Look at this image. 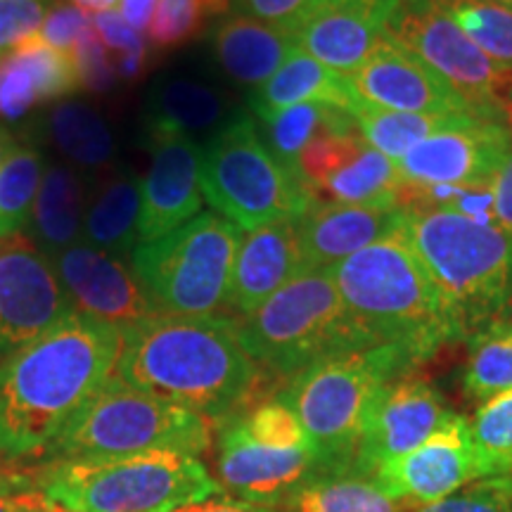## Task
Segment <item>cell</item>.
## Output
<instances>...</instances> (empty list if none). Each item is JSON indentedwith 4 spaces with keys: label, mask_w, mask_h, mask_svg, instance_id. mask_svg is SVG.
Wrapping results in <instances>:
<instances>
[{
    "label": "cell",
    "mask_w": 512,
    "mask_h": 512,
    "mask_svg": "<svg viewBox=\"0 0 512 512\" xmlns=\"http://www.w3.org/2000/svg\"><path fill=\"white\" fill-rule=\"evenodd\" d=\"M81 91V76L72 55L48 46L41 36L24 38L0 62V117L8 121L43 102L62 100Z\"/></svg>",
    "instance_id": "cb8c5ba5"
},
{
    "label": "cell",
    "mask_w": 512,
    "mask_h": 512,
    "mask_svg": "<svg viewBox=\"0 0 512 512\" xmlns=\"http://www.w3.org/2000/svg\"><path fill=\"white\" fill-rule=\"evenodd\" d=\"M408 240L465 337L512 318V235L453 211H408Z\"/></svg>",
    "instance_id": "277c9868"
},
{
    "label": "cell",
    "mask_w": 512,
    "mask_h": 512,
    "mask_svg": "<svg viewBox=\"0 0 512 512\" xmlns=\"http://www.w3.org/2000/svg\"><path fill=\"white\" fill-rule=\"evenodd\" d=\"M93 29L102 48L110 57H128V55H147V41L138 34L131 24L117 12H102L93 17Z\"/></svg>",
    "instance_id": "f6af8a7d"
},
{
    "label": "cell",
    "mask_w": 512,
    "mask_h": 512,
    "mask_svg": "<svg viewBox=\"0 0 512 512\" xmlns=\"http://www.w3.org/2000/svg\"><path fill=\"white\" fill-rule=\"evenodd\" d=\"M76 8L86 12V15H102V12H117L121 0H69Z\"/></svg>",
    "instance_id": "f907efd6"
},
{
    "label": "cell",
    "mask_w": 512,
    "mask_h": 512,
    "mask_svg": "<svg viewBox=\"0 0 512 512\" xmlns=\"http://www.w3.org/2000/svg\"><path fill=\"white\" fill-rule=\"evenodd\" d=\"M48 133L76 169H107L117 145L105 117L79 100H64L48 114Z\"/></svg>",
    "instance_id": "4dcf8cb0"
},
{
    "label": "cell",
    "mask_w": 512,
    "mask_h": 512,
    "mask_svg": "<svg viewBox=\"0 0 512 512\" xmlns=\"http://www.w3.org/2000/svg\"><path fill=\"white\" fill-rule=\"evenodd\" d=\"M15 136L8 131L5 126H0V166H3L5 159H8V155L12 150H15Z\"/></svg>",
    "instance_id": "816d5d0a"
},
{
    "label": "cell",
    "mask_w": 512,
    "mask_h": 512,
    "mask_svg": "<svg viewBox=\"0 0 512 512\" xmlns=\"http://www.w3.org/2000/svg\"><path fill=\"white\" fill-rule=\"evenodd\" d=\"M387 36L451 83L477 112L503 114L512 98V67L479 50L434 0L403 5Z\"/></svg>",
    "instance_id": "8fae6325"
},
{
    "label": "cell",
    "mask_w": 512,
    "mask_h": 512,
    "mask_svg": "<svg viewBox=\"0 0 512 512\" xmlns=\"http://www.w3.org/2000/svg\"><path fill=\"white\" fill-rule=\"evenodd\" d=\"M235 320L247 354L278 380H292L328 356L373 347L351 323L330 268L294 275L252 316Z\"/></svg>",
    "instance_id": "ba28073f"
},
{
    "label": "cell",
    "mask_w": 512,
    "mask_h": 512,
    "mask_svg": "<svg viewBox=\"0 0 512 512\" xmlns=\"http://www.w3.org/2000/svg\"><path fill=\"white\" fill-rule=\"evenodd\" d=\"M157 0H121L119 15L131 24L138 34H143L150 27V19L155 15Z\"/></svg>",
    "instance_id": "c3c4849f"
},
{
    "label": "cell",
    "mask_w": 512,
    "mask_h": 512,
    "mask_svg": "<svg viewBox=\"0 0 512 512\" xmlns=\"http://www.w3.org/2000/svg\"><path fill=\"white\" fill-rule=\"evenodd\" d=\"M57 0H0V57L41 31Z\"/></svg>",
    "instance_id": "60d3db41"
},
{
    "label": "cell",
    "mask_w": 512,
    "mask_h": 512,
    "mask_svg": "<svg viewBox=\"0 0 512 512\" xmlns=\"http://www.w3.org/2000/svg\"><path fill=\"white\" fill-rule=\"evenodd\" d=\"M171 512H278V510L266 508V505L240 501V498H233L228 494H216V496L204 498L200 503L183 505V508H176Z\"/></svg>",
    "instance_id": "7dc6e473"
},
{
    "label": "cell",
    "mask_w": 512,
    "mask_h": 512,
    "mask_svg": "<svg viewBox=\"0 0 512 512\" xmlns=\"http://www.w3.org/2000/svg\"><path fill=\"white\" fill-rule=\"evenodd\" d=\"M0 62H3V57H0Z\"/></svg>",
    "instance_id": "9f6ffc18"
},
{
    "label": "cell",
    "mask_w": 512,
    "mask_h": 512,
    "mask_svg": "<svg viewBox=\"0 0 512 512\" xmlns=\"http://www.w3.org/2000/svg\"><path fill=\"white\" fill-rule=\"evenodd\" d=\"M453 415L430 382L411 373L396 377L384 384L370 408L351 470L375 475L382 465L425 444Z\"/></svg>",
    "instance_id": "9a60e30c"
},
{
    "label": "cell",
    "mask_w": 512,
    "mask_h": 512,
    "mask_svg": "<svg viewBox=\"0 0 512 512\" xmlns=\"http://www.w3.org/2000/svg\"><path fill=\"white\" fill-rule=\"evenodd\" d=\"M214 427L204 415L140 392L112 375L60 437L31 463L114 460L145 453L200 458L211 448Z\"/></svg>",
    "instance_id": "8992f818"
},
{
    "label": "cell",
    "mask_w": 512,
    "mask_h": 512,
    "mask_svg": "<svg viewBox=\"0 0 512 512\" xmlns=\"http://www.w3.org/2000/svg\"><path fill=\"white\" fill-rule=\"evenodd\" d=\"M330 275L351 323L373 347L392 344L420 366L444 344L465 337L415 254L403 221L370 247L330 266Z\"/></svg>",
    "instance_id": "3957f363"
},
{
    "label": "cell",
    "mask_w": 512,
    "mask_h": 512,
    "mask_svg": "<svg viewBox=\"0 0 512 512\" xmlns=\"http://www.w3.org/2000/svg\"><path fill=\"white\" fill-rule=\"evenodd\" d=\"M411 512H512V477L479 479L456 494Z\"/></svg>",
    "instance_id": "ab89813d"
},
{
    "label": "cell",
    "mask_w": 512,
    "mask_h": 512,
    "mask_svg": "<svg viewBox=\"0 0 512 512\" xmlns=\"http://www.w3.org/2000/svg\"><path fill=\"white\" fill-rule=\"evenodd\" d=\"M86 221V192L74 166L50 164L38 188L29 230L34 245L55 259L67 247L83 240Z\"/></svg>",
    "instance_id": "4316f807"
},
{
    "label": "cell",
    "mask_w": 512,
    "mask_h": 512,
    "mask_svg": "<svg viewBox=\"0 0 512 512\" xmlns=\"http://www.w3.org/2000/svg\"><path fill=\"white\" fill-rule=\"evenodd\" d=\"M233 0H157L147 27L152 50H176L202 36L211 19L223 17Z\"/></svg>",
    "instance_id": "74e56055"
},
{
    "label": "cell",
    "mask_w": 512,
    "mask_h": 512,
    "mask_svg": "<svg viewBox=\"0 0 512 512\" xmlns=\"http://www.w3.org/2000/svg\"><path fill=\"white\" fill-rule=\"evenodd\" d=\"M415 368L418 363L392 344L344 351L304 368L275 399L302 422L323 475L342 472L354 467L368 413L384 384Z\"/></svg>",
    "instance_id": "5b68a950"
},
{
    "label": "cell",
    "mask_w": 512,
    "mask_h": 512,
    "mask_svg": "<svg viewBox=\"0 0 512 512\" xmlns=\"http://www.w3.org/2000/svg\"><path fill=\"white\" fill-rule=\"evenodd\" d=\"M306 271L297 221H280L245 235L235 254L228 316L247 318L294 275Z\"/></svg>",
    "instance_id": "7402d4cb"
},
{
    "label": "cell",
    "mask_w": 512,
    "mask_h": 512,
    "mask_svg": "<svg viewBox=\"0 0 512 512\" xmlns=\"http://www.w3.org/2000/svg\"><path fill=\"white\" fill-rule=\"evenodd\" d=\"M114 375L204 415L216 427L254 408L268 377L242 347L235 318L169 313L121 332Z\"/></svg>",
    "instance_id": "6da1fadb"
},
{
    "label": "cell",
    "mask_w": 512,
    "mask_h": 512,
    "mask_svg": "<svg viewBox=\"0 0 512 512\" xmlns=\"http://www.w3.org/2000/svg\"><path fill=\"white\" fill-rule=\"evenodd\" d=\"M72 311L50 256L22 233L0 240V363Z\"/></svg>",
    "instance_id": "5bb4252c"
},
{
    "label": "cell",
    "mask_w": 512,
    "mask_h": 512,
    "mask_svg": "<svg viewBox=\"0 0 512 512\" xmlns=\"http://www.w3.org/2000/svg\"><path fill=\"white\" fill-rule=\"evenodd\" d=\"M204 200L240 230L299 221L316 200L287 166L275 159L249 114H235L202 147Z\"/></svg>",
    "instance_id": "9c48e42d"
},
{
    "label": "cell",
    "mask_w": 512,
    "mask_h": 512,
    "mask_svg": "<svg viewBox=\"0 0 512 512\" xmlns=\"http://www.w3.org/2000/svg\"><path fill=\"white\" fill-rule=\"evenodd\" d=\"M150 171L140 183L138 245L164 238L202 214V145L188 136H147Z\"/></svg>",
    "instance_id": "ffe728a7"
},
{
    "label": "cell",
    "mask_w": 512,
    "mask_h": 512,
    "mask_svg": "<svg viewBox=\"0 0 512 512\" xmlns=\"http://www.w3.org/2000/svg\"><path fill=\"white\" fill-rule=\"evenodd\" d=\"M491 60L512 67V8L489 0H434Z\"/></svg>",
    "instance_id": "8d00e7d4"
},
{
    "label": "cell",
    "mask_w": 512,
    "mask_h": 512,
    "mask_svg": "<svg viewBox=\"0 0 512 512\" xmlns=\"http://www.w3.org/2000/svg\"><path fill=\"white\" fill-rule=\"evenodd\" d=\"M259 119V131L264 136L268 150L273 152L280 164L287 166L294 176L297 174L299 155L306 150V145L320 133L332 131V128H342L354 124V117L349 112L337 110L330 105H316V102H306V105H292L285 110L264 114ZM302 181V178H299Z\"/></svg>",
    "instance_id": "1f68e13d"
},
{
    "label": "cell",
    "mask_w": 512,
    "mask_h": 512,
    "mask_svg": "<svg viewBox=\"0 0 512 512\" xmlns=\"http://www.w3.org/2000/svg\"><path fill=\"white\" fill-rule=\"evenodd\" d=\"M330 3H342V0H318V5H330ZM403 5H413V3H420V0H401Z\"/></svg>",
    "instance_id": "db71d44e"
},
{
    "label": "cell",
    "mask_w": 512,
    "mask_h": 512,
    "mask_svg": "<svg viewBox=\"0 0 512 512\" xmlns=\"http://www.w3.org/2000/svg\"><path fill=\"white\" fill-rule=\"evenodd\" d=\"M19 503H22V512H67L60 505L50 503L46 496H43L41 489H31V491H24L22 496H19Z\"/></svg>",
    "instance_id": "681fc988"
},
{
    "label": "cell",
    "mask_w": 512,
    "mask_h": 512,
    "mask_svg": "<svg viewBox=\"0 0 512 512\" xmlns=\"http://www.w3.org/2000/svg\"><path fill=\"white\" fill-rule=\"evenodd\" d=\"M401 0H342L318 5L294 31L299 48L332 72L351 76L387 38Z\"/></svg>",
    "instance_id": "44dd1931"
},
{
    "label": "cell",
    "mask_w": 512,
    "mask_h": 512,
    "mask_svg": "<svg viewBox=\"0 0 512 512\" xmlns=\"http://www.w3.org/2000/svg\"><path fill=\"white\" fill-rule=\"evenodd\" d=\"M446 211L465 216L479 226H498L496 221V176L456 185Z\"/></svg>",
    "instance_id": "ee69618b"
},
{
    "label": "cell",
    "mask_w": 512,
    "mask_h": 512,
    "mask_svg": "<svg viewBox=\"0 0 512 512\" xmlns=\"http://www.w3.org/2000/svg\"><path fill=\"white\" fill-rule=\"evenodd\" d=\"M356 121L358 133L382 152L384 157L396 164L403 155L413 150L415 145L430 138L439 128H444L456 114H422V112H389L377 107L354 102L349 110ZM470 114V112H467Z\"/></svg>",
    "instance_id": "d6a6232c"
},
{
    "label": "cell",
    "mask_w": 512,
    "mask_h": 512,
    "mask_svg": "<svg viewBox=\"0 0 512 512\" xmlns=\"http://www.w3.org/2000/svg\"><path fill=\"white\" fill-rule=\"evenodd\" d=\"M406 209L358 207V204L316 202L297 221L299 242L309 268H330L361 252L401 226Z\"/></svg>",
    "instance_id": "603a6c76"
},
{
    "label": "cell",
    "mask_w": 512,
    "mask_h": 512,
    "mask_svg": "<svg viewBox=\"0 0 512 512\" xmlns=\"http://www.w3.org/2000/svg\"><path fill=\"white\" fill-rule=\"evenodd\" d=\"M140 181L131 171H107L86 204L83 240L88 245L126 256L138 247Z\"/></svg>",
    "instance_id": "f1b7e54d"
},
{
    "label": "cell",
    "mask_w": 512,
    "mask_h": 512,
    "mask_svg": "<svg viewBox=\"0 0 512 512\" xmlns=\"http://www.w3.org/2000/svg\"><path fill=\"white\" fill-rule=\"evenodd\" d=\"M230 98L195 76L169 74L152 83L143 105L147 136H188L219 131L228 124Z\"/></svg>",
    "instance_id": "d4e9b609"
},
{
    "label": "cell",
    "mask_w": 512,
    "mask_h": 512,
    "mask_svg": "<svg viewBox=\"0 0 512 512\" xmlns=\"http://www.w3.org/2000/svg\"><path fill=\"white\" fill-rule=\"evenodd\" d=\"M306 102L349 112L354 107V95L349 88V76L332 72L304 50H297L264 86L256 88L252 95V112L256 117H264V114L292 105H306Z\"/></svg>",
    "instance_id": "83f0119b"
},
{
    "label": "cell",
    "mask_w": 512,
    "mask_h": 512,
    "mask_svg": "<svg viewBox=\"0 0 512 512\" xmlns=\"http://www.w3.org/2000/svg\"><path fill=\"white\" fill-rule=\"evenodd\" d=\"M43 174L46 159L27 145H15L0 166V240L27 230Z\"/></svg>",
    "instance_id": "e575fe53"
},
{
    "label": "cell",
    "mask_w": 512,
    "mask_h": 512,
    "mask_svg": "<svg viewBox=\"0 0 512 512\" xmlns=\"http://www.w3.org/2000/svg\"><path fill=\"white\" fill-rule=\"evenodd\" d=\"M36 470L43 496L67 512H171L223 494L200 458L181 453L36 463Z\"/></svg>",
    "instance_id": "52a82bcc"
},
{
    "label": "cell",
    "mask_w": 512,
    "mask_h": 512,
    "mask_svg": "<svg viewBox=\"0 0 512 512\" xmlns=\"http://www.w3.org/2000/svg\"><path fill=\"white\" fill-rule=\"evenodd\" d=\"M512 152L508 124L501 114H456L396 162L403 188L425 190L437 185H463L496 176Z\"/></svg>",
    "instance_id": "4fadbf2b"
},
{
    "label": "cell",
    "mask_w": 512,
    "mask_h": 512,
    "mask_svg": "<svg viewBox=\"0 0 512 512\" xmlns=\"http://www.w3.org/2000/svg\"><path fill=\"white\" fill-rule=\"evenodd\" d=\"M233 5L242 17L294 34L299 24L318 8V0H233Z\"/></svg>",
    "instance_id": "7bdbcfd3"
},
{
    "label": "cell",
    "mask_w": 512,
    "mask_h": 512,
    "mask_svg": "<svg viewBox=\"0 0 512 512\" xmlns=\"http://www.w3.org/2000/svg\"><path fill=\"white\" fill-rule=\"evenodd\" d=\"M297 50L302 48L294 34L242 15L223 19L214 31V55L221 69L247 88L264 86Z\"/></svg>",
    "instance_id": "484cf974"
},
{
    "label": "cell",
    "mask_w": 512,
    "mask_h": 512,
    "mask_svg": "<svg viewBox=\"0 0 512 512\" xmlns=\"http://www.w3.org/2000/svg\"><path fill=\"white\" fill-rule=\"evenodd\" d=\"M242 430L259 444L273 448H302L311 446L302 422L280 399H268L256 403L245 415H238Z\"/></svg>",
    "instance_id": "f35d334b"
},
{
    "label": "cell",
    "mask_w": 512,
    "mask_h": 512,
    "mask_svg": "<svg viewBox=\"0 0 512 512\" xmlns=\"http://www.w3.org/2000/svg\"><path fill=\"white\" fill-rule=\"evenodd\" d=\"M297 174L316 202L401 207L399 169L358 133L356 121L313 138L299 155Z\"/></svg>",
    "instance_id": "7c38bea8"
},
{
    "label": "cell",
    "mask_w": 512,
    "mask_h": 512,
    "mask_svg": "<svg viewBox=\"0 0 512 512\" xmlns=\"http://www.w3.org/2000/svg\"><path fill=\"white\" fill-rule=\"evenodd\" d=\"M479 479L512 477V389L482 401L470 422Z\"/></svg>",
    "instance_id": "d590c367"
},
{
    "label": "cell",
    "mask_w": 512,
    "mask_h": 512,
    "mask_svg": "<svg viewBox=\"0 0 512 512\" xmlns=\"http://www.w3.org/2000/svg\"><path fill=\"white\" fill-rule=\"evenodd\" d=\"M216 470L223 494L266 508H275L309 479L323 475L311 446L273 448L259 444L242 430L238 418L219 425Z\"/></svg>",
    "instance_id": "2e32d148"
},
{
    "label": "cell",
    "mask_w": 512,
    "mask_h": 512,
    "mask_svg": "<svg viewBox=\"0 0 512 512\" xmlns=\"http://www.w3.org/2000/svg\"><path fill=\"white\" fill-rule=\"evenodd\" d=\"M349 88L354 102L377 110L422 114L477 112L451 83L389 36L373 57L349 76Z\"/></svg>",
    "instance_id": "ac0fdd59"
},
{
    "label": "cell",
    "mask_w": 512,
    "mask_h": 512,
    "mask_svg": "<svg viewBox=\"0 0 512 512\" xmlns=\"http://www.w3.org/2000/svg\"><path fill=\"white\" fill-rule=\"evenodd\" d=\"M373 477L408 508L437 503L467 484L479 482L470 420L453 415L425 444L382 465Z\"/></svg>",
    "instance_id": "d6986e66"
},
{
    "label": "cell",
    "mask_w": 512,
    "mask_h": 512,
    "mask_svg": "<svg viewBox=\"0 0 512 512\" xmlns=\"http://www.w3.org/2000/svg\"><path fill=\"white\" fill-rule=\"evenodd\" d=\"M463 387L477 401L512 389V318L491 323L470 337Z\"/></svg>",
    "instance_id": "836d02e7"
},
{
    "label": "cell",
    "mask_w": 512,
    "mask_h": 512,
    "mask_svg": "<svg viewBox=\"0 0 512 512\" xmlns=\"http://www.w3.org/2000/svg\"><path fill=\"white\" fill-rule=\"evenodd\" d=\"M503 114H505V119H508V131H510V138H512V98L505 102Z\"/></svg>",
    "instance_id": "f5cc1de1"
},
{
    "label": "cell",
    "mask_w": 512,
    "mask_h": 512,
    "mask_svg": "<svg viewBox=\"0 0 512 512\" xmlns=\"http://www.w3.org/2000/svg\"><path fill=\"white\" fill-rule=\"evenodd\" d=\"M496 221L498 228L512 235V152L496 171Z\"/></svg>",
    "instance_id": "bcb514c9"
},
{
    "label": "cell",
    "mask_w": 512,
    "mask_h": 512,
    "mask_svg": "<svg viewBox=\"0 0 512 512\" xmlns=\"http://www.w3.org/2000/svg\"><path fill=\"white\" fill-rule=\"evenodd\" d=\"M242 230L202 211L164 238L133 252L140 285L157 313L228 316V292Z\"/></svg>",
    "instance_id": "30bf717a"
},
{
    "label": "cell",
    "mask_w": 512,
    "mask_h": 512,
    "mask_svg": "<svg viewBox=\"0 0 512 512\" xmlns=\"http://www.w3.org/2000/svg\"><path fill=\"white\" fill-rule=\"evenodd\" d=\"M273 510L278 512H411L373 475L356 470L325 472L292 491Z\"/></svg>",
    "instance_id": "f546056e"
},
{
    "label": "cell",
    "mask_w": 512,
    "mask_h": 512,
    "mask_svg": "<svg viewBox=\"0 0 512 512\" xmlns=\"http://www.w3.org/2000/svg\"><path fill=\"white\" fill-rule=\"evenodd\" d=\"M121 330L67 313L0 363V458L36 460L112 380Z\"/></svg>",
    "instance_id": "7a4b0ae2"
},
{
    "label": "cell",
    "mask_w": 512,
    "mask_h": 512,
    "mask_svg": "<svg viewBox=\"0 0 512 512\" xmlns=\"http://www.w3.org/2000/svg\"><path fill=\"white\" fill-rule=\"evenodd\" d=\"M50 261L76 313L110 323L121 332L157 316L136 268L128 266L121 256L81 240Z\"/></svg>",
    "instance_id": "e0dca14e"
},
{
    "label": "cell",
    "mask_w": 512,
    "mask_h": 512,
    "mask_svg": "<svg viewBox=\"0 0 512 512\" xmlns=\"http://www.w3.org/2000/svg\"><path fill=\"white\" fill-rule=\"evenodd\" d=\"M489 3H498V5H505V8H512V0H489Z\"/></svg>",
    "instance_id": "11a10c76"
},
{
    "label": "cell",
    "mask_w": 512,
    "mask_h": 512,
    "mask_svg": "<svg viewBox=\"0 0 512 512\" xmlns=\"http://www.w3.org/2000/svg\"><path fill=\"white\" fill-rule=\"evenodd\" d=\"M91 29H93L91 15H86V12L79 10L72 3H62V0H57L55 8L48 12L46 22H43L38 36H41L48 46H53L55 50H60V53H67L74 57L76 48H79V43L83 41V36H86Z\"/></svg>",
    "instance_id": "b9f144b4"
}]
</instances>
